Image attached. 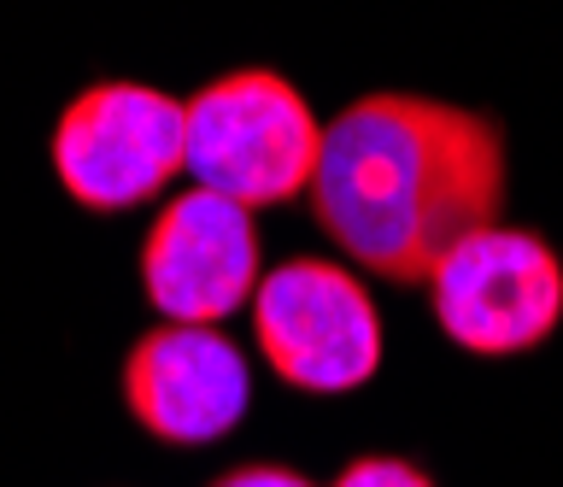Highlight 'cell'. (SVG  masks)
Masks as SVG:
<instances>
[{"instance_id":"obj_2","label":"cell","mask_w":563,"mask_h":487,"mask_svg":"<svg viewBox=\"0 0 563 487\" xmlns=\"http://www.w3.org/2000/svg\"><path fill=\"white\" fill-rule=\"evenodd\" d=\"M183 107L194 188H211L246 212L288 206L311 188L323 159V118L282 71H223Z\"/></svg>"},{"instance_id":"obj_6","label":"cell","mask_w":563,"mask_h":487,"mask_svg":"<svg viewBox=\"0 0 563 487\" xmlns=\"http://www.w3.org/2000/svg\"><path fill=\"white\" fill-rule=\"evenodd\" d=\"M264 276L258 223L246 206L183 188L158 206L147 241H141V294L165 323H229L253 306Z\"/></svg>"},{"instance_id":"obj_9","label":"cell","mask_w":563,"mask_h":487,"mask_svg":"<svg viewBox=\"0 0 563 487\" xmlns=\"http://www.w3.org/2000/svg\"><path fill=\"white\" fill-rule=\"evenodd\" d=\"M211 487H317L306 469H294V464H276V458H253V464H235V469H223Z\"/></svg>"},{"instance_id":"obj_7","label":"cell","mask_w":563,"mask_h":487,"mask_svg":"<svg viewBox=\"0 0 563 487\" xmlns=\"http://www.w3.org/2000/svg\"><path fill=\"white\" fill-rule=\"evenodd\" d=\"M123 406L165 446H218L253 406V358L218 323H158L123 353Z\"/></svg>"},{"instance_id":"obj_3","label":"cell","mask_w":563,"mask_h":487,"mask_svg":"<svg viewBox=\"0 0 563 487\" xmlns=\"http://www.w3.org/2000/svg\"><path fill=\"white\" fill-rule=\"evenodd\" d=\"M246 318L258 358L299 394H358L387 358L376 294L341 258H282L258 276Z\"/></svg>"},{"instance_id":"obj_8","label":"cell","mask_w":563,"mask_h":487,"mask_svg":"<svg viewBox=\"0 0 563 487\" xmlns=\"http://www.w3.org/2000/svg\"><path fill=\"white\" fill-rule=\"evenodd\" d=\"M329 487H434V476L422 464L399 458V452H364V458H352Z\"/></svg>"},{"instance_id":"obj_5","label":"cell","mask_w":563,"mask_h":487,"mask_svg":"<svg viewBox=\"0 0 563 487\" xmlns=\"http://www.w3.org/2000/svg\"><path fill=\"white\" fill-rule=\"evenodd\" d=\"M429 306L452 346L522 358L563 323V253L528 223H487L434 265Z\"/></svg>"},{"instance_id":"obj_4","label":"cell","mask_w":563,"mask_h":487,"mask_svg":"<svg viewBox=\"0 0 563 487\" xmlns=\"http://www.w3.org/2000/svg\"><path fill=\"white\" fill-rule=\"evenodd\" d=\"M47 159L82 212H135L188 170V107L153 82H88L53 124Z\"/></svg>"},{"instance_id":"obj_1","label":"cell","mask_w":563,"mask_h":487,"mask_svg":"<svg viewBox=\"0 0 563 487\" xmlns=\"http://www.w3.org/2000/svg\"><path fill=\"white\" fill-rule=\"evenodd\" d=\"M510 153L499 118L434 95L376 89L323 124L311 218L352 270L417 288L464 235L499 223Z\"/></svg>"}]
</instances>
